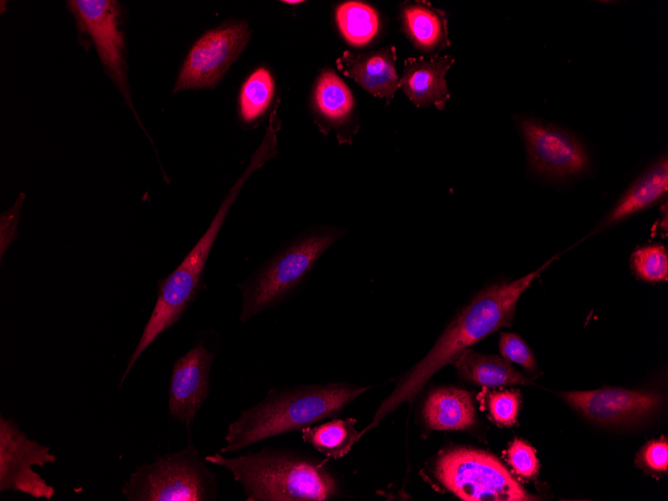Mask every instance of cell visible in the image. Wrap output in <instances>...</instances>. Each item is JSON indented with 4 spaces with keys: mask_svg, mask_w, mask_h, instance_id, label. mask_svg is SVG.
<instances>
[{
    "mask_svg": "<svg viewBox=\"0 0 668 501\" xmlns=\"http://www.w3.org/2000/svg\"><path fill=\"white\" fill-rule=\"evenodd\" d=\"M558 256L519 279L482 289L451 321L427 355L382 401L371 423L359 432V437L375 428L402 403H412L426 382L441 368L455 362L465 349L499 328L510 326L522 293Z\"/></svg>",
    "mask_w": 668,
    "mask_h": 501,
    "instance_id": "obj_1",
    "label": "cell"
},
{
    "mask_svg": "<svg viewBox=\"0 0 668 501\" xmlns=\"http://www.w3.org/2000/svg\"><path fill=\"white\" fill-rule=\"evenodd\" d=\"M402 29L413 45L431 58L450 46L447 17L443 10L424 1L401 5Z\"/></svg>",
    "mask_w": 668,
    "mask_h": 501,
    "instance_id": "obj_17",
    "label": "cell"
},
{
    "mask_svg": "<svg viewBox=\"0 0 668 501\" xmlns=\"http://www.w3.org/2000/svg\"><path fill=\"white\" fill-rule=\"evenodd\" d=\"M630 262L634 273L642 280L661 282L668 278V253L662 244L637 248L632 253Z\"/></svg>",
    "mask_w": 668,
    "mask_h": 501,
    "instance_id": "obj_24",
    "label": "cell"
},
{
    "mask_svg": "<svg viewBox=\"0 0 668 501\" xmlns=\"http://www.w3.org/2000/svg\"><path fill=\"white\" fill-rule=\"evenodd\" d=\"M214 354L199 344L178 358L169 386V413L189 426L205 401L209 390V373Z\"/></svg>",
    "mask_w": 668,
    "mask_h": 501,
    "instance_id": "obj_13",
    "label": "cell"
},
{
    "mask_svg": "<svg viewBox=\"0 0 668 501\" xmlns=\"http://www.w3.org/2000/svg\"><path fill=\"white\" fill-rule=\"evenodd\" d=\"M67 7L73 14L80 35L88 36L95 46L107 74L115 83L131 111L134 109L124 58L125 40L120 30L121 9L115 0H70Z\"/></svg>",
    "mask_w": 668,
    "mask_h": 501,
    "instance_id": "obj_8",
    "label": "cell"
},
{
    "mask_svg": "<svg viewBox=\"0 0 668 501\" xmlns=\"http://www.w3.org/2000/svg\"><path fill=\"white\" fill-rule=\"evenodd\" d=\"M667 190L668 159L664 154L631 184L592 234L644 210L662 198Z\"/></svg>",
    "mask_w": 668,
    "mask_h": 501,
    "instance_id": "obj_16",
    "label": "cell"
},
{
    "mask_svg": "<svg viewBox=\"0 0 668 501\" xmlns=\"http://www.w3.org/2000/svg\"><path fill=\"white\" fill-rule=\"evenodd\" d=\"M335 16L342 36L353 46L368 44L380 28L377 11L364 2H343L337 6Z\"/></svg>",
    "mask_w": 668,
    "mask_h": 501,
    "instance_id": "obj_22",
    "label": "cell"
},
{
    "mask_svg": "<svg viewBox=\"0 0 668 501\" xmlns=\"http://www.w3.org/2000/svg\"><path fill=\"white\" fill-rule=\"evenodd\" d=\"M454 363L462 377L486 387L530 383L528 378L517 372L506 359L481 354L470 348L465 349Z\"/></svg>",
    "mask_w": 668,
    "mask_h": 501,
    "instance_id": "obj_20",
    "label": "cell"
},
{
    "mask_svg": "<svg viewBox=\"0 0 668 501\" xmlns=\"http://www.w3.org/2000/svg\"><path fill=\"white\" fill-rule=\"evenodd\" d=\"M520 129L529 164L538 174L562 179L588 169L584 146L569 132L534 118L521 120Z\"/></svg>",
    "mask_w": 668,
    "mask_h": 501,
    "instance_id": "obj_11",
    "label": "cell"
},
{
    "mask_svg": "<svg viewBox=\"0 0 668 501\" xmlns=\"http://www.w3.org/2000/svg\"><path fill=\"white\" fill-rule=\"evenodd\" d=\"M368 388L331 383L289 390L271 389L228 426L224 437L226 445L220 451H240L261 440L302 430L338 414Z\"/></svg>",
    "mask_w": 668,
    "mask_h": 501,
    "instance_id": "obj_2",
    "label": "cell"
},
{
    "mask_svg": "<svg viewBox=\"0 0 668 501\" xmlns=\"http://www.w3.org/2000/svg\"><path fill=\"white\" fill-rule=\"evenodd\" d=\"M354 418L334 419L316 427L302 429L303 440L327 457L339 459L359 440Z\"/></svg>",
    "mask_w": 668,
    "mask_h": 501,
    "instance_id": "obj_21",
    "label": "cell"
},
{
    "mask_svg": "<svg viewBox=\"0 0 668 501\" xmlns=\"http://www.w3.org/2000/svg\"><path fill=\"white\" fill-rule=\"evenodd\" d=\"M271 158H273L271 149L266 145L259 146L252 155L246 170L231 187L206 232L183 259L181 264L170 275L159 281L157 299L153 311L128 361L119 386L122 385L131 368L147 347L166 329L178 321L182 313L194 299L199 289L208 255L228 211L248 177Z\"/></svg>",
    "mask_w": 668,
    "mask_h": 501,
    "instance_id": "obj_4",
    "label": "cell"
},
{
    "mask_svg": "<svg viewBox=\"0 0 668 501\" xmlns=\"http://www.w3.org/2000/svg\"><path fill=\"white\" fill-rule=\"evenodd\" d=\"M284 3H288V4H298V3H301V1H284Z\"/></svg>",
    "mask_w": 668,
    "mask_h": 501,
    "instance_id": "obj_30",
    "label": "cell"
},
{
    "mask_svg": "<svg viewBox=\"0 0 668 501\" xmlns=\"http://www.w3.org/2000/svg\"><path fill=\"white\" fill-rule=\"evenodd\" d=\"M206 462L227 469L248 501H323L335 495V478L321 465L287 452L264 448L227 458L220 453Z\"/></svg>",
    "mask_w": 668,
    "mask_h": 501,
    "instance_id": "obj_3",
    "label": "cell"
},
{
    "mask_svg": "<svg viewBox=\"0 0 668 501\" xmlns=\"http://www.w3.org/2000/svg\"><path fill=\"white\" fill-rule=\"evenodd\" d=\"M351 90L331 69H324L316 80L313 91V107L325 130L334 127L339 142H345L344 128L349 125L354 112Z\"/></svg>",
    "mask_w": 668,
    "mask_h": 501,
    "instance_id": "obj_18",
    "label": "cell"
},
{
    "mask_svg": "<svg viewBox=\"0 0 668 501\" xmlns=\"http://www.w3.org/2000/svg\"><path fill=\"white\" fill-rule=\"evenodd\" d=\"M274 93L271 73L264 67L256 69L244 82L240 95V114L245 121H252L268 108Z\"/></svg>",
    "mask_w": 668,
    "mask_h": 501,
    "instance_id": "obj_23",
    "label": "cell"
},
{
    "mask_svg": "<svg viewBox=\"0 0 668 501\" xmlns=\"http://www.w3.org/2000/svg\"><path fill=\"white\" fill-rule=\"evenodd\" d=\"M499 349L504 359L533 371L536 367L532 352L527 344L514 333H501Z\"/></svg>",
    "mask_w": 668,
    "mask_h": 501,
    "instance_id": "obj_25",
    "label": "cell"
},
{
    "mask_svg": "<svg viewBox=\"0 0 668 501\" xmlns=\"http://www.w3.org/2000/svg\"><path fill=\"white\" fill-rule=\"evenodd\" d=\"M249 37L245 21L205 32L189 50L173 92L214 88L246 47Z\"/></svg>",
    "mask_w": 668,
    "mask_h": 501,
    "instance_id": "obj_9",
    "label": "cell"
},
{
    "mask_svg": "<svg viewBox=\"0 0 668 501\" xmlns=\"http://www.w3.org/2000/svg\"><path fill=\"white\" fill-rule=\"evenodd\" d=\"M396 48L387 46L369 53L354 54L345 51L337 60L338 69L355 80L372 95L386 99V105L393 99L399 77L395 68Z\"/></svg>",
    "mask_w": 668,
    "mask_h": 501,
    "instance_id": "obj_15",
    "label": "cell"
},
{
    "mask_svg": "<svg viewBox=\"0 0 668 501\" xmlns=\"http://www.w3.org/2000/svg\"><path fill=\"white\" fill-rule=\"evenodd\" d=\"M508 461L521 476L532 477L536 474L538 461L535 450L526 442L514 440L508 448Z\"/></svg>",
    "mask_w": 668,
    "mask_h": 501,
    "instance_id": "obj_27",
    "label": "cell"
},
{
    "mask_svg": "<svg viewBox=\"0 0 668 501\" xmlns=\"http://www.w3.org/2000/svg\"><path fill=\"white\" fill-rule=\"evenodd\" d=\"M24 194L21 193L16 203L5 213L1 215V256L5 249L11 244L15 238L17 222L20 215V208L22 206Z\"/></svg>",
    "mask_w": 668,
    "mask_h": 501,
    "instance_id": "obj_28",
    "label": "cell"
},
{
    "mask_svg": "<svg viewBox=\"0 0 668 501\" xmlns=\"http://www.w3.org/2000/svg\"><path fill=\"white\" fill-rule=\"evenodd\" d=\"M519 409L518 394L503 391L492 394L489 399V410L493 419L501 425L511 426L516 422Z\"/></svg>",
    "mask_w": 668,
    "mask_h": 501,
    "instance_id": "obj_26",
    "label": "cell"
},
{
    "mask_svg": "<svg viewBox=\"0 0 668 501\" xmlns=\"http://www.w3.org/2000/svg\"><path fill=\"white\" fill-rule=\"evenodd\" d=\"M424 418L431 429L463 430L469 428L475 420L471 394L458 388L435 390L426 400Z\"/></svg>",
    "mask_w": 668,
    "mask_h": 501,
    "instance_id": "obj_19",
    "label": "cell"
},
{
    "mask_svg": "<svg viewBox=\"0 0 668 501\" xmlns=\"http://www.w3.org/2000/svg\"><path fill=\"white\" fill-rule=\"evenodd\" d=\"M562 396L586 417L600 423L637 421L653 414L661 404L657 394L620 388L571 391Z\"/></svg>",
    "mask_w": 668,
    "mask_h": 501,
    "instance_id": "obj_12",
    "label": "cell"
},
{
    "mask_svg": "<svg viewBox=\"0 0 668 501\" xmlns=\"http://www.w3.org/2000/svg\"><path fill=\"white\" fill-rule=\"evenodd\" d=\"M643 462L652 470L666 471L668 468V444L664 440L648 443L642 451Z\"/></svg>",
    "mask_w": 668,
    "mask_h": 501,
    "instance_id": "obj_29",
    "label": "cell"
},
{
    "mask_svg": "<svg viewBox=\"0 0 668 501\" xmlns=\"http://www.w3.org/2000/svg\"><path fill=\"white\" fill-rule=\"evenodd\" d=\"M440 482L466 501H531L527 493L494 456L473 449L446 452L436 465Z\"/></svg>",
    "mask_w": 668,
    "mask_h": 501,
    "instance_id": "obj_7",
    "label": "cell"
},
{
    "mask_svg": "<svg viewBox=\"0 0 668 501\" xmlns=\"http://www.w3.org/2000/svg\"><path fill=\"white\" fill-rule=\"evenodd\" d=\"M216 491L215 473L205 466L191 443L137 468L122 488L127 500L142 501L213 500Z\"/></svg>",
    "mask_w": 668,
    "mask_h": 501,
    "instance_id": "obj_6",
    "label": "cell"
},
{
    "mask_svg": "<svg viewBox=\"0 0 668 501\" xmlns=\"http://www.w3.org/2000/svg\"><path fill=\"white\" fill-rule=\"evenodd\" d=\"M341 235L342 230L331 228L300 236L240 284L243 295L240 320L245 322L282 300Z\"/></svg>",
    "mask_w": 668,
    "mask_h": 501,
    "instance_id": "obj_5",
    "label": "cell"
},
{
    "mask_svg": "<svg viewBox=\"0 0 668 501\" xmlns=\"http://www.w3.org/2000/svg\"><path fill=\"white\" fill-rule=\"evenodd\" d=\"M48 446L30 440L13 419L0 416V491H18L50 500L55 489L32 469L54 463Z\"/></svg>",
    "mask_w": 668,
    "mask_h": 501,
    "instance_id": "obj_10",
    "label": "cell"
},
{
    "mask_svg": "<svg viewBox=\"0 0 668 501\" xmlns=\"http://www.w3.org/2000/svg\"><path fill=\"white\" fill-rule=\"evenodd\" d=\"M453 63L454 59L449 55L430 60L423 57L407 58L398 86L415 106L434 105L443 110L450 98L446 73Z\"/></svg>",
    "mask_w": 668,
    "mask_h": 501,
    "instance_id": "obj_14",
    "label": "cell"
}]
</instances>
